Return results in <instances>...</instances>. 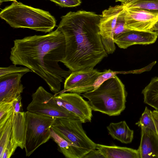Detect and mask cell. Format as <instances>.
Wrapping results in <instances>:
<instances>
[{"instance_id":"1","label":"cell","mask_w":158,"mask_h":158,"mask_svg":"<svg viewBox=\"0 0 158 158\" xmlns=\"http://www.w3.org/2000/svg\"><path fill=\"white\" fill-rule=\"evenodd\" d=\"M10 59L13 64L26 67L42 78L55 94L61 83L72 72L62 69L58 63L64 57L65 41L57 29L44 35H35L14 41Z\"/></svg>"},{"instance_id":"26","label":"cell","mask_w":158,"mask_h":158,"mask_svg":"<svg viewBox=\"0 0 158 158\" xmlns=\"http://www.w3.org/2000/svg\"><path fill=\"white\" fill-rule=\"evenodd\" d=\"M62 7H73L80 6L81 0H48Z\"/></svg>"},{"instance_id":"30","label":"cell","mask_w":158,"mask_h":158,"mask_svg":"<svg viewBox=\"0 0 158 158\" xmlns=\"http://www.w3.org/2000/svg\"><path fill=\"white\" fill-rule=\"evenodd\" d=\"M136 0H115V2H120L121 4L124 5H126L133 2Z\"/></svg>"},{"instance_id":"27","label":"cell","mask_w":158,"mask_h":158,"mask_svg":"<svg viewBox=\"0 0 158 158\" xmlns=\"http://www.w3.org/2000/svg\"><path fill=\"white\" fill-rule=\"evenodd\" d=\"M22 97H20L12 101V106L14 111L16 112L23 111L22 105L21 102Z\"/></svg>"},{"instance_id":"15","label":"cell","mask_w":158,"mask_h":158,"mask_svg":"<svg viewBox=\"0 0 158 158\" xmlns=\"http://www.w3.org/2000/svg\"><path fill=\"white\" fill-rule=\"evenodd\" d=\"M141 138L138 149L140 158H158V135L156 131L141 129Z\"/></svg>"},{"instance_id":"19","label":"cell","mask_w":158,"mask_h":158,"mask_svg":"<svg viewBox=\"0 0 158 158\" xmlns=\"http://www.w3.org/2000/svg\"><path fill=\"white\" fill-rule=\"evenodd\" d=\"M142 93L144 102L158 111V77L152 78Z\"/></svg>"},{"instance_id":"21","label":"cell","mask_w":158,"mask_h":158,"mask_svg":"<svg viewBox=\"0 0 158 158\" xmlns=\"http://www.w3.org/2000/svg\"><path fill=\"white\" fill-rule=\"evenodd\" d=\"M135 124L141 129H150L156 132L151 111L147 107H145L139 121Z\"/></svg>"},{"instance_id":"17","label":"cell","mask_w":158,"mask_h":158,"mask_svg":"<svg viewBox=\"0 0 158 158\" xmlns=\"http://www.w3.org/2000/svg\"><path fill=\"white\" fill-rule=\"evenodd\" d=\"M109 134L114 139L123 143L127 144L131 142L134 137V131L131 129L126 122L110 123L107 127Z\"/></svg>"},{"instance_id":"18","label":"cell","mask_w":158,"mask_h":158,"mask_svg":"<svg viewBox=\"0 0 158 158\" xmlns=\"http://www.w3.org/2000/svg\"><path fill=\"white\" fill-rule=\"evenodd\" d=\"M51 138L57 144L59 151L67 158H82L78 150L72 144L57 134L51 127Z\"/></svg>"},{"instance_id":"25","label":"cell","mask_w":158,"mask_h":158,"mask_svg":"<svg viewBox=\"0 0 158 158\" xmlns=\"http://www.w3.org/2000/svg\"><path fill=\"white\" fill-rule=\"evenodd\" d=\"M121 72L113 71L109 69L102 72V74L97 79L94 85V89L98 88L105 81L114 77Z\"/></svg>"},{"instance_id":"28","label":"cell","mask_w":158,"mask_h":158,"mask_svg":"<svg viewBox=\"0 0 158 158\" xmlns=\"http://www.w3.org/2000/svg\"><path fill=\"white\" fill-rule=\"evenodd\" d=\"M104 158V157L98 150L96 149L90 151L86 154L83 158Z\"/></svg>"},{"instance_id":"31","label":"cell","mask_w":158,"mask_h":158,"mask_svg":"<svg viewBox=\"0 0 158 158\" xmlns=\"http://www.w3.org/2000/svg\"><path fill=\"white\" fill-rule=\"evenodd\" d=\"M150 31L155 32L158 35V21L154 24Z\"/></svg>"},{"instance_id":"13","label":"cell","mask_w":158,"mask_h":158,"mask_svg":"<svg viewBox=\"0 0 158 158\" xmlns=\"http://www.w3.org/2000/svg\"><path fill=\"white\" fill-rule=\"evenodd\" d=\"M25 74L16 73L0 77V102H11L21 96L24 87L21 79Z\"/></svg>"},{"instance_id":"24","label":"cell","mask_w":158,"mask_h":158,"mask_svg":"<svg viewBox=\"0 0 158 158\" xmlns=\"http://www.w3.org/2000/svg\"><path fill=\"white\" fill-rule=\"evenodd\" d=\"M32 71L28 68L25 67H18L16 65H10L6 67L0 68V77L10 73H22L25 74L29 72Z\"/></svg>"},{"instance_id":"14","label":"cell","mask_w":158,"mask_h":158,"mask_svg":"<svg viewBox=\"0 0 158 158\" xmlns=\"http://www.w3.org/2000/svg\"><path fill=\"white\" fill-rule=\"evenodd\" d=\"M158 35L150 31L128 30L114 40V43L121 48L126 49L135 44L148 45L154 43Z\"/></svg>"},{"instance_id":"12","label":"cell","mask_w":158,"mask_h":158,"mask_svg":"<svg viewBox=\"0 0 158 158\" xmlns=\"http://www.w3.org/2000/svg\"><path fill=\"white\" fill-rule=\"evenodd\" d=\"M125 27L129 30L150 31L158 21V13L125 6Z\"/></svg>"},{"instance_id":"20","label":"cell","mask_w":158,"mask_h":158,"mask_svg":"<svg viewBox=\"0 0 158 158\" xmlns=\"http://www.w3.org/2000/svg\"><path fill=\"white\" fill-rule=\"evenodd\" d=\"M125 6L127 7L141 8L158 13V0H136Z\"/></svg>"},{"instance_id":"5","label":"cell","mask_w":158,"mask_h":158,"mask_svg":"<svg viewBox=\"0 0 158 158\" xmlns=\"http://www.w3.org/2000/svg\"><path fill=\"white\" fill-rule=\"evenodd\" d=\"M26 112L14 111L6 121L0 125V157L10 158L17 147L24 148Z\"/></svg>"},{"instance_id":"16","label":"cell","mask_w":158,"mask_h":158,"mask_svg":"<svg viewBox=\"0 0 158 158\" xmlns=\"http://www.w3.org/2000/svg\"><path fill=\"white\" fill-rule=\"evenodd\" d=\"M96 149L105 158H140L138 149L98 144H97Z\"/></svg>"},{"instance_id":"6","label":"cell","mask_w":158,"mask_h":158,"mask_svg":"<svg viewBox=\"0 0 158 158\" xmlns=\"http://www.w3.org/2000/svg\"><path fill=\"white\" fill-rule=\"evenodd\" d=\"M56 118L27 111L24 148L29 156L51 138L50 129Z\"/></svg>"},{"instance_id":"9","label":"cell","mask_w":158,"mask_h":158,"mask_svg":"<svg viewBox=\"0 0 158 158\" xmlns=\"http://www.w3.org/2000/svg\"><path fill=\"white\" fill-rule=\"evenodd\" d=\"M125 7V5L122 4L110 6L102 12L99 24V33L107 54H112L115 50L114 40V30L118 16Z\"/></svg>"},{"instance_id":"22","label":"cell","mask_w":158,"mask_h":158,"mask_svg":"<svg viewBox=\"0 0 158 158\" xmlns=\"http://www.w3.org/2000/svg\"><path fill=\"white\" fill-rule=\"evenodd\" d=\"M125 7L119 14L115 27L114 33V40L123 33L129 30L125 27Z\"/></svg>"},{"instance_id":"29","label":"cell","mask_w":158,"mask_h":158,"mask_svg":"<svg viewBox=\"0 0 158 158\" xmlns=\"http://www.w3.org/2000/svg\"><path fill=\"white\" fill-rule=\"evenodd\" d=\"M151 113L155 124L156 131L158 135V111L154 110L151 111Z\"/></svg>"},{"instance_id":"8","label":"cell","mask_w":158,"mask_h":158,"mask_svg":"<svg viewBox=\"0 0 158 158\" xmlns=\"http://www.w3.org/2000/svg\"><path fill=\"white\" fill-rule=\"evenodd\" d=\"M54 96L42 86H39L32 95V100L27 106V111L56 118L79 120L75 114L59 105Z\"/></svg>"},{"instance_id":"2","label":"cell","mask_w":158,"mask_h":158,"mask_svg":"<svg viewBox=\"0 0 158 158\" xmlns=\"http://www.w3.org/2000/svg\"><path fill=\"white\" fill-rule=\"evenodd\" d=\"M101 15L79 10L61 17L57 29L65 41L62 63L72 72L91 70L107 56L99 33Z\"/></svg>"},{"instance_id":"11","label":"cell","mask_w":158,"mask_h":158,"mask_svg":"<svg viewBox=\"0 0 158 158\" xmlns=\"http://www.w3.org/2000/svg\"><path fill=\"white\" fill-rule=\"evenodd\" d=\"M54 96L59 105L76 115L82 123L91 122L92 117V110L87 102L79 94L65 92Z\"/></svg>"},{"instance_id":"7","label":"cell","mask_w":158,"mask_h":158,"mask_svg":"<svg viewBox=\"0 0 158 158\" xmlns=\"http://www.w3.org/2000/svg\"><path fill=\"white\" fill-rule=\"evenodd\" d=\"M82 123L80 120L57 118L52 128L57 134L75 147L83 158L90 151L96 149L97 144L87 135Z\"/></svg>"},{"instance_id":"10","label":"cell","mask_w":158,"mask_h":158,"mask_svg":"<svg viewBox=\"0 0 158 158\" xmlns=\"http://www.w3.org/2000/svg\"><path fill=\"white\" fill-rule=\"evenodd\" d=\"M102 73L94 69L72 72L65 79L64 89L55 95L67 92L80 94L93 90L95 81Z\"/></svg>"},{"instance_id":"4","label":"cell","mask_w":158,"mask_h":158,"mask_svg":"<svg viewBox=\"0 0 158 158\" xmlns=\"http://www.w3.org/2000/svg\"><path fill=\"white\" fill-rule=\"evenodd\" d=\"M82 95L88 99L92 110L109 116L119 115L126 107L127 93L125 86L116 75Z\"/></svg>"},{"instance_id":"3","label":"cell","mask_w":158,"mask_h":158,"mask_svg":"<svg viewBox=\"0 0 158 158\" xmlns=\"http://www.w3.org/2000/svg\"><path fill=\"white\" fill-rule=\"evenodd\" d=\"M10 5L0 13L1 18L11 27L27 28L46 33L52 32L56 26L55 18L48 11L11 0Z\"/></svg>"},{"instance_id":"23","label":"cell","mask_w":158,"mask_h":158,"mask_svg":"<svg viewBox=\"0 0 158 158\" xmlns=\"http://www.w3.org/2000/svg\"><path fill=\"white\" fill-rule=\"evenodd\" d=\"M14 111L12 102H0V125L6 121Z\"/></svg>"}]
</instances>
